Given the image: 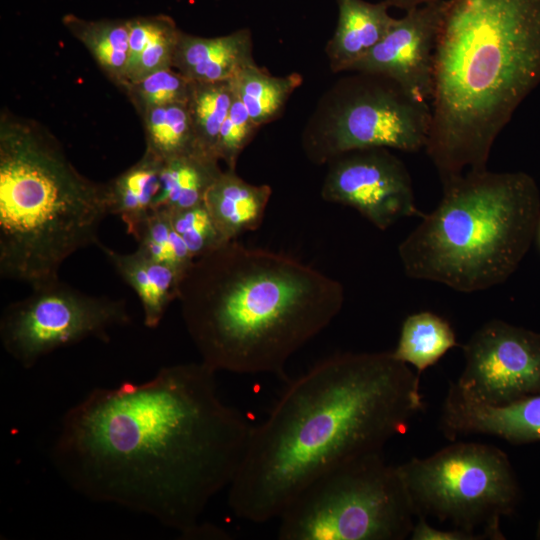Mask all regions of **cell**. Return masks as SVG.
<instances>
[{"mask_svg": "<svg viewBox=\"0 0 540 540\" xmlns=\"http://www.w3.org/2000/svg\"><path fill=\"white\" fill-rule=\"evenodd\" d=\"M233 98L230 81L192 82L187 106L200 152L219 159L217 147L220 131Z\"/></svg>", "mask_w": 540, "mask_h": 540, "instance_id": "25", "label": "cell"}, {"mask_svg": "<svg viewBox=\"0 0 540 540\" xmlns=\"http://www.w3.org/2000/svg\"><path fill=\"white\" fill-rule=\"evenodd\" d=\"M133 237L138 243V251L173 268L181 275H184L194 261L166 210H152Z\"/></svg>", "mask_w": 540, "mask_h": 540, "instance_id": "26", "label": "cell"}, {"mask_svg": "<svg viewBox=\"0 0 540 540\" xmlns=\"http://www.w3.org/2000/svg\"><path fill=\"white\" fill-rule=\"evenodd\" d=\"M430 122L428 103L386 77L355 72L324 93L303 131L302 148L317 165L367 148L413 153L425 148Z\"/></svg>", "mask_w": 540, "mask_h": 540, "instance_id": "9", "label": "cell"}, {"mask_svg": "<svg viewBox=\"0 0 540 540\" xmlns=\"http://www.w3.org/2000/svg\"><path fill=\"white\" fill-rule=\"evenodd\" d=\"M415 514L383 452L345 461L302 489L278 516L281 540H403Z\"/></svg>", "mask_w": 540, "mask_h": 540, "instance_id": "7", "label": "cell"}, {"mask_svg": "<svg viewBox=\"0 0 540 540\" xmlns=\"http://www.w3.org/2000/svg\"><path fill=\"white\" fill-rule=\"evenodd\" d=\"M234 93V92H233ZM259 126L243 103L234 95L228 115L221 127L217 153L227 169L236 170L237 160L256 134Z\"/></svg>", "mask_w": 540, "mask_h": 540, "instance_id": "30", "label": "cell"}, {"mask_svg": "<svg viewBox=\"0 0 540 540\" xmlns=\"http://www.w3.org/2000/svg\"><path fill=\"white\" fill-rule=\"evenodd\" d=\"M107 183L81 174L37 122L0 115V276L31 287L56 279L75 252L98 246Z\"/></svg>", "mask_w": 540, "mask_h": 540, "instance_id": "5", "label": "cell"}, {"mask_svg": "<svg viewBox=\"0 0 540 540\" xmlns=\"http://www.w3.org/2000/svg\"><path fill=\"white\" fill-rule=\"evenodd\" d=\"M177 300L201 362L216 372L282 375L340 313L344 289L291 256L232 240L193 261Z\"/></svg>", "mask_w": 540, "mask_h": 540, "instance_id": "3", "label": "cell"}, {"mask_svg": "<svg viewBox=\"0 0 540 540\" xmlns=\"http://www.w3.org/2000/svg\"><path fill=\"white\" fill-rule=\"evenodd\" d=\"M443 2L406 11L350 71L386 77L424 103L433 89L434 50Z\"/></svg>", "mask_w": 540, "mask_h": 540, "instance_id": "13", "label": "cell"}, {"mask_svg": "<svg viewBox=\"0 0 540 540\" xmlns=\"http://www.w3.org/2000/svg\"><path fill=\"white\" fill-rule=\"evenodd\" d=\"M424 407L420 376L392 351L346 352L318 362L252 426L228 487L229 507L253 523L278 518L323 473L383 452Z\"/></svg>", "mask_w": 540, "mask_h": 540, "instance_id": "2", "label": "cell"}, {"mask_svg": "<svg viewBox=\"0 0 540 540\" xmlns=\"http://www.w3.org/2000/svg\"><path fill=\"white\" fill-rule=\"evenodd\" d=\"M389 6H394L403 10H411L423 5L442 2L444 0H385Z\"/></svg>", "mask_w": 540, "mask_h": 540, "instance_id": "32", "label": "cell"}, {"mask_svg": "<svg viewBox=\"0 0 540 540\" xmlns=\"http://www.w3.org/2000/svg\"><path fill=\"white\" fill-rule=\"evenodd\" d=\"M62 23L86 47L106 77L123 92L127 85L128 19L87 20L69 13L62 17Z\"/></svg>", "mask_w": 540, "mask_h": 540, "instance_id": "20", "label": "cell"}, {"mask_svg": "<svg viewBox=\"0 0 540 540\" xmlns=\"http://www.w3.org/2000/svg\"><path fill=\"white\" fill-rule=\"evenodd\" d=\"M443 185L434 210L398 246L413 279L473 293L504 283L530 248L540 192L525 172L467 171Z\"/></svg>", "mask_w": 540, "mask_h": 540, "instance_id": "6", "label": "cell"}, {"mask_svg": "<svg viewBox=\"0 0 540 540\" xmlns=\"http://www.w3.org/2000/svg\"><path fill=\"white\" fill-rule=\"evenodd\" d=\"M536 538L540 539V520H539L538 525H537Z\"/></svg>", "mask_w": 540, "mask_h": 540, "instance_id": "33", "label": "cell"}, {"mask_svg": "<svg viewBox=\"0 0 540 540\" xmlns=\"http://www.w3.org/2000/svg\"><path fill=\"white\" fill-rule=\"evenodd\" d=\"M162 164L144 152L135 164L107 182L110 214L119 216L132 236L154 209Z\"/></svg>", "mask_w": 540, "mask_h": 540, "instance_id": "21", "label": "cell"}, {"mask_svg": "<svg viewBox=\"0 0 540 540\" xmlns=\"http://www.w3.org/2000/svg\"><path fill=\"white\" fill-rule=\"evenodd\" d=\"M440 428L451 441L488 435L517 445L540 442V394L493 406L468 401L449 387Z\"/></svg>", "mask_w": 540, "mask_h": 540, "instance_id": "14", "label": "cell"}, {"mask_svg": "<svg viewBox=\"0 0 540 540\" xmlns=\"http://www.w3.org/2000/svg\"><path fill=\"white\" fill-rule=\"evenodd\" d=\"M203 362L94 388L63 415L53 466L83 497L154 518L182 539L234 480L252 425L219 397Z\"/></svg>", "mask_w": 540, "mask_h": 540, "instance_id": "1", "label": "cell"}, {"mask_svg": "<svg viewBox=\"0 0 540 540\" xmlns=\"http://www.w3.org/2000/svg\"><path fill=\"white\" fill-rule=\"evenodd\" d=\"M409 539L411 540H486L482 535L457 528H436L427 519L418 517Z\"/></svg>", "mask_w": 540, "mask_h": 540, "instance_id": "31", "label": "cell"}, {"mask_svg": "<svg viewBox=\"0 0 540 540\" xmlns=\"http://www.w3.org/2000/svg\"><path fill=\"white\" fill-rule=\"evenodd\" d=\"M180 33L181 30L171 17L163 14L153 15L148 41L128 84L158 70L173 68Z\"/></svg>", "mask_w": 540, "mask_h": 540, "instance_id": "29", "label": "cell"}, {"mask_svg": "<svg viewBox=\"0 0 540 540\" xmlns=\"http://www.w3.org/2000/svg\"><path fill=\"white\" fill-rule=\"evenodd\" d=\"M540 85V0H444L426 153L444 184L487 169L492 146Z\"/></svg>", "mask_w": 540, "mask_h": 540, "instance_id": "4", "label": "cell"}, {"mask_svg": "<svg viewBox=\"0 0 540 540\" xmlns=\"http://www.w3.org/2000/svg\"><path fill=\"white\" fill-rule=\"evenodd\" d=\"M271 193L269 185L250 184L236 170L226 169L209 187L203 203L229 242L262 224Z\"/></svg>", "mask_w": 540, "mask_h": 540, "instance_id": "17", "label": "cell"}, {"mask_svg": "<svg viewBox=\"0 0 540 540\" xmlns=\"http://www.w3.org/2000/svg\"><path fill=\"white\" fill-rule=\"evenodd\" d=\"M456 346V333L445 318L431 311H420L403 321L392 354L401 362L413 366L420 376Z\"/></svg>", "mask_w": 540, "mask_h": 540, "instance_id": "22", "label": "cell"}, {"mask_svg": "<svg viewBox=\"0 0 540 540\" xmlns=\"http://www.w3.org/2000/svg\"><path fill=\"white\" fill-rule=\"evenodd\" d=\"M140 118L146 142L144 152L156 159L165 162L200 152L187 104L177 103L152 108L140 115Z\"/></svg>", "mask_w": 540, "mask_h": 540, "instance_id": "24", "label": "cell"}, {"mask_svg": "<svg viewBox=\"0 0 540 540\" xmlns=\"http://www.w3.org/2000/svg\"><path fill=\"white\" fill-rule=\"evenodd\" d=\"M338 21L325 51L333 72L350 71L389 31L396 18L389 4L365 0H336Z\"/></svg>", "mask_w": 540, "mask_h": 540, "instance_id": "16", "label": "cell"}, {"mask_svg": "<svg viewBox=\"0 0 540 540\" xmlns=\"http://www.w3.org/2000/svg\"><path fill=\"white\" fill-rule=\"evenodd\" d=\"M416 518L503 540L500 522L520 500L508 455L479 442H454L424 458L397 465Z\"/></svg>", "mask_w": 540, "mask_h": 540, "instance_id": "8", "label": "cell"}, {"mask_svg": "<svg viewBox=\"0 0 540 540\" xmlns=\"http://www.w3.org/2000/svg\"><path fill=\"white\" fill-rule=\"evenodd\" d=\"M462 350L464 368L449 387L464 399L498 406L540 394V333L492 319Z\"/></svg>", "mask_w": 540, "mask_h": 540, "instance_id": "11", "label": "cell"}, {"mask_svg": "<svg viewBox=\"0 0 540 540\" xmlns=\"http://www.w3.org/2000/svg\"><path fill=\"white\" fill-rule=\"evenodd\" d=\"M302 80L299 73L274 76L254 63L242 69L230 83L234 95L243 103L252 120L261 127L281 115Z\"/></svg>", "mask_w": 540, "mask_h": 540, "instance_id": "23", "label": "cell"}, {"mask_svg": "<svg viewBox=\"0 0 540 540\" xmlns=\"http://www.w3.org/2000/svg\"><path fill=\"white\" fill-rule=\"evenodd\" d=\"M168 212L173 227L186 244L194 260L228 242L219 232L204 203Z\"/></svg>", "mask_w": 540, "mask_h": 540, "instance_id": "28", "label": "cell"}, {"mask_svg": "<svg viewBox=\"0 0 540 540\" xmlns=\"http://www.w3.org/2000/svg\"><path fill=\"white\" fill-rule=\"evenodd\" d=\"M12 302L0 317V341L6 353L25 369L57 349L95 338L110 341V331L132 319L123 298L95 296L59 277L35 286Z\"/></svg>", "mask_w": 540, "mask_h": 540, "instance_id": "10", "label": "cell"}, {"mask_svg": "<svg viewBox=\"0 0 540 540\" xmlns=\"http://www.w3.org/2000/svg\"><path fill=\"white\" fill-rule=\"evenodd\" d=\"M192 82L174 68L153 72L124 89L138 115L161 106L187 104L191 95Z\"/></svg>", "mask_w": 540, "mask_h": 540, "instance_id": "27", "label": "cell"}, {"mask_svg": "<svg viewBox=\"0 0 540 540\" xmlns=\"http://www.w3.org/2000/svg\"><path fill=\"white\" fill-rule=\"evenodd\" d=\"M98 247L116 273L138 296L144 325L150 329L157 328L171 302L178 298L183 275L137 249L132 253H121L102 243Z\"/></svg>", "mask_w": 540, "mask_h": 540, "instance_id": "18", "label": "cell"}, {"mask_svg": "<svg viewBox=\"0 0 540 540\" xmlns=\"http://www.w3.org/2000/svg\"><path fill=\"white\" fill-rule=\"evenodd\" d=\"M539 222H540V220H539Z\"/></svg>", "mask_w": 540, "mask_h": 540, "instance_id": "34", "label": "cell"}, {"mask_svg": "<svg viewBox=\"0 0 540 540\" xmlns=\"http://www.w3.org/2000/svg\"><path fill=\"white\" fill-rule=\"evenodd\" d=\"M219 161L194 152L163 162L154 209L177 211L202 204L207 190L223 171Z\"/></svg>", "mask_w": 540, "mask_h": 540, "instance_id": "19", "label": "cell"}, {"mask_svg": "<svg viewBox=\"0 0 540 540\" xmlns=\"http://www.w3.org/2000/svg\"><path fill=\"white\" fill-rule=\"evenodd\" d=\"M327 164L322 198L354 208L379 230L405 217L423 216L407 167L389 149L354 150Z\"/></svg>", "mask_w": 540, "mask_h": 540, "instance_id": "12", "label": "cell"}, {"mask_svg": "<svg viewBox=\"0 0 540 540\" xmlns=\"http://www.w3.org/2000/svg\"><path fill=\"white\" fill-rule=\"evenodd\" d=\"M254 63L249 29L212 38L181 31L173 68L191 82H220L232 80L242 69Z\"/></svg>", "mask_w": 540, "mask_h": 540, "instance_id": "15", "label": "cell"}]
</instances>
